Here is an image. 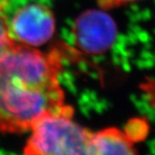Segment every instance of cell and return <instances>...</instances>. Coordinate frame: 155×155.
<instances>
[{
	"mask_svg": "<svg viewBox=\"0 0 155 155\" xmlns=\"http://www.w3.org/2000/svg\"><path fill=\"white\" fill-rule=\"evenodd\" d=\"M64 53L15 42L0 57V133L31 129L48 112L65 105L59 77Z\"/></svg>",
	"mask_w": 155,
	"mask_h": 155,
	"instance_id": "6da1fadb",
	"label": "cell"
},
{
	"mask_svg": "<svg viewBox=\"0 0 155 155\" xmlns=\"http://www.w3.org/2000/svg\"><path fill=\"white\" fill-rule=\"evenodd\" d=\"M73 115L74 108L65 104L40 117L30 129L25 155H88L93 132Z\"/></svg>",
	"mask_w": 155,
	"mask_h": 155,
	"instance_id": "7a4b0ae2",
	"label": "cell"
},
{
	"mask_svg": "<svg viewBox=\"0 0 155 155\" xmlns=\"http://www.w3.org/2000/svg\"><path fill=\"white\" fill-rule=\"evenodd\" d=\"M104 9H89L81 13L73 25L77 48L90 55H100L111 49L118 36L114 19Z\"/></svg>",
	"mask_w": 155,
	"mask_h": 155,
	"instance_id": "3957f363",
	"label": "cell"
},
{
	"mask_svg": "<svg viewBox=\"0 0 155 155\" xmlns=\"http://www.w3.org/2000/svg\"><path fill=\"white\" fill-rule=\"evenodd\" d=\"M56 23L52 10L46 5L31 3L17 9L9 25L10 34L30 47H39L51 39Z\"/></svg>",
	"mask_w": 155,
	"mask_h": 155,
	"instance_id": "277c9868",
	"label": "cell"
},
{
	"mask_svg": "<svg viewBox=\"0 0 155 155\" xmlns=\"http://www.w3.org/2000/svg\"><path fill=\"white\" fill-rule=\"evenodd\" d=\"M88 155H137L132 137L119 128L93 132Z\"/></svg>",
	"mask_w": 155,
	"mask_h": 155,
	"instance_id": "5b68a950",
	"label": "cell"
},
{
	"mask_svg": "<svg viewBox=\"0 0 155 155\" xmlns=\"http://www.w3.org/2000/svg\"><path fill=\"white\" fill-rule=\"evenodd\" d=\"M7 7L8 0H0V57L16 42L10 35Z\"/></svg>",
	"mask_w": 155,
	"mask_h": 155,
	"instance_id": "8992f818",
	"label": "cell"
},
{
	"mask_svg": "<svg viewBox=\"0 0 155 155\" xmlns=\"http://www.w3.org/2000/svg\"><path fill=\"white\" fill-rule=\"evenodd\" d=\"M139 88L144 96L146 97L148 103L155 109V79L147 78L139 84Z\"/></svg>",
	"mask_w": 155,
	"mask_h": 155,
	"instance_id": "52a82bcc",
	"label": "cell"
},
{
	"mask_svg": "<svg viewBox=\"0 0 155 155\" xmlns=\"http://www.w3.org/2000/svg\"><path fill=\"white\" fill-rule=\"evenodd\" d=\"M141 1V0H97L98 6L104 10H109L112 8H120L130 3Z\"/></svg>",
	"mask_w": 155,
	"mask_h": 155,
	"instance_id": "ba28073f",
	"label": "cell"
}]
</instances>
